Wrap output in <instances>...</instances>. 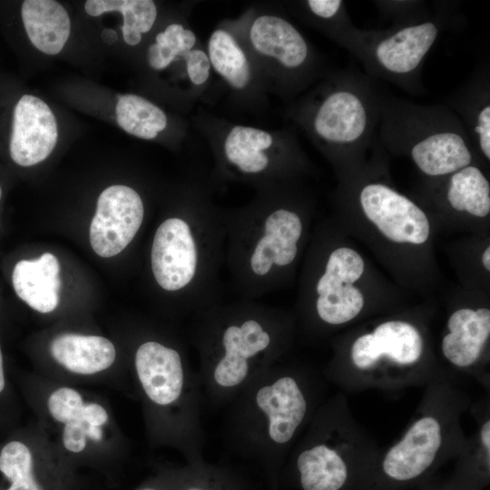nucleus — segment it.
<instances>
[{
	"mask_svg": "<svg viewBox=\"0 0 490 490\" xmlns=\"http://www.w3.org/2000/svg\"><path fill=\"white\" fill-rule=\"evenodd\" d=\"M423 351V338L414 325L388 320L355 339L350 360L355 370L362 373L360 377H369L385 365L399 370L413 368L421 360Z\"/></svg>",
	"mask_w": 490,
	"mask_h": 490,
	"instance_id": "nucleus-10",
	"label": "nucleus"
},
{
	"mask_svg": "<svg viewBox=\"0 0 490 490\" xmlns=\"http://www.w3.org/2000/svg\"><path fill=\"white\" fill-rule=\"evenodd\" d=\"M318 384L305 369L279 361L225 407V450L257 468L271 490H278L291 449L320 406Z\"/></svg>",
	"mask_w": 490,
	"mask_h": 490,
	"instance_id": "nucleus-2",
	"label": "nucleus"
},
{
	"mask_svg": "<svg viewBox=\"0 0 490 490\" xmlns=\"http://www.w3.org/2000/svg\"><path fill=\"white\" fill-rule=\"evenodd\" d=\"M87 436L98 441L102 439L103 432L100 426H90L87 431Z\"/></svg>",
	"mask_w": 490,
	"mask_h": 490,
	"instance_id": "nucleus-35",
	"label": "nucleus"
},
{
	"mask_svg": "<svg viewBox=\"0 0 490 490\" xmlns=\"http://www.w3.org/2000/svg\"><path fill=\"white\" fill-rule=\"evenodd\" d=\"M334 401L320 405L291 449L283 467L290 470L300 490H344L351 462Z\"/></svg>",
	"mask_w": 490,
	"mask_h": 490,
	"instance_id": "nucleus-8",
	"label": "nucleus"
},
{
	"mask_svg": "<svg viewBox=\"0 0 490 490\" xmlns=\"http://www.w3.org/2000/svg\"><path fill=\"white\" fill-rule=\"evenodd\" d=\"M173 490H256L238 469L204 458L177 472Z\"/></svg>",
	"mask_w": 490,
	"mask_h": 490,
	"instance_id": "nucleus-21",
	"label": "nucleus"
},
{
	"mask_svg": "<svg viewBox=\"0 0 490 490\" xmlns=\"http://www.w3.org/2000/svg\"><path fill=\"white\" fill-rule=\"evenodd\" d=\"M51 416L64 425L70 421L83 418L84 404L80 394L69 387H61L54 391L48 399Z\"/></svg>",
	"mask_w": 490,
	"mask_h": 490,
	"instance_id": "nucleus-30",
	"label": "nucleus"
},
{
	"mask_svg": "<svg viewBox=\"0 0 490 490\" xmlns=\"http://www.w3.org/2000/svg\"><path fill=\"white\" fill-rule=\"evenodd\" d=\"M273 143L269 132L253 127L235 126L224 142V155L237 172L250 177L269 172L270 159L265 151Z\"/></svg>",
	"mask_w": 490,
	"mask_h": 490,
	"instance_id": "nucleus-20",
	"label": "nucleus"
},
{
	"mask_svg": "<svg viewBox=\"0 0 490 490\" xmlns=\"http://www.w3.org/2000/svg\"><path fill=\"white\" fill-rule=\"evenodd\" d=\"M188 75L196 85L204 83L209 78L211 62L201 50H191L186 56Z\"/></svg>",
	"mask_w": 490,
	"mask_h": 490,
	"instance_id": "nucleus-32",
	"label": "nucleus"
},
{
	"mask_svg": "<svg viewBox=\"0 0 490 490\" xmlns=\"http://www.w3.org/2000/svg\"><path fill=\"white\" fill-rule=\"evenodd\" d=\"M446 200L457 211L475 217L490 212V184L482 171L470 164L448 175Z\"/></svg>",
	"mask_w": 490,
	"mask_h": 490,
	"instance_id": "nucleus-22",
	"label": "nucleus"
},
{
	"mask_svg": "<svg viewBox=\"0 0 490 490\" xmlns=\"http://www.w3.org/2000/svg\"><path fill=\"white\" fill-rule=\"evenodd\" d=\"M225 243L224 212L193 199L154 231L150 250L154 283L176 297L180 309L191 316L221 301Z\"/></svg>",
	"mask_w": 490,
	"mask_h": 490,
	"instance_id": "nucleus-3",
	"label": "nucleus"
},
{
	"mask_svg": "<svg viewBox=\"0 0 490 490\" xmlns=\"http://www.w3.org/2000/svg\"><path fill=\"white\" fill-rule=\"evenodd\" d=\"M482 261L486 270H490V247L488 246L484 251Z\"/></svg>",
	"mask_w": 490,
	"mask_h": 490,
	"instance_id": "nucleus-36",
	"label": "nucleus"
},
{
	"mask_svg": "<svg viewBox=\"0 0 490 490\" xmlns=\"http://www.w3.org/2000/svg\"><path fill=\"white\" fill-rule=\"evenodd\" d=\"M88 425L83 418L75 419L65 424L63 432V442L65 448L78 453L86 446Z\"/></svg>",
	"mask_w": 490,
	"mask_h": 490,
	"instance_id": "nucleus-31",
	"label": "nucleus"
},
{
	"mask_svg": "<svg viewBox=\"0 0 490 490\" xmlns=\"http://www.w3.org/2000/svg\"><path fill=\"white\" fill-rule=\"evenodd\" d=\"M363 306L364 298L360 290L353 284L348 283L316 298L314 311L319 322L336 326L355 318Z\"/></svg>",
	"mask_w": 490,
	"mask_h": 490,
	"instance_id": "nucleus-27",
	"label": "nucleus"
},
{
	"mask_svg": "<svg viewBox=\"0 0 490 490\" xmlns=\"http://www.w3.org/2000/svg\"><path fill=\"white\" fill-rule=\"evenodd\" d=\"M178 54L169 46H161L156 43L148 48L147 58L149 64L157 70L166 68L176 57Z\"/></svg>",
	"mask_w": 490,
	"mask_h": 490,
	"instance_id": "nucleus-33",
	"label": "nucleus"
},
{
	"mask_svg": "<svg viewBox=\"0 0 490 490\" xmlns=\"http://www.w3.org/2000/svg\"><path fill=\"white\" fill-rule=\"evenodd\" d=\"M441 350L445 358L457 368H469L480 358L490 336L488 309H461L447 321Z\"/></svg>",
	"mask_w": 490,
	"mask_h": 490,
	"instance_id": "nucleus-15",
	"label": "nucleus"
},
{
	"mask_svg": "<svg viewBox=\"0 0 490 490\" xmlns=\"http://www.w3.org/2000/svg\"><path fill=\"white\" fill-rule=\"evenodd\" d=\"M115 112L119 126L126 132L142 139L155 138L167 125L163 111L135 94L120 96Z\"/></svg>",
	"mask_w": 490,
	"mask_h": 490,
	"instance_id": "nucleus-24",
	"label": "nucleus"
},
{
	"mask_svg": "<svg viewBox=\"0 0 490 490\" xmlns=\"http://www.w3.org/2000/svg\"><path fill=\"white\" fill-rule=\"evenodd\" d=\"M225 269L241 299H258L278 288L298 259L305 230L294 208L265 197L224 212Z\"/></svg>",
	"mask_w": 490,
	"mask_h": 490,
	"instance_id": "nucleus-4",
	"label": "nucleus"
},
{
	"mask_svg": "<svg viewBox=\"0 0 490 490\" xmlns=\"http://www.w3.org/2000/svg\"><path fill=\"white\" fill-rule=\"evenodd\" d=\"M83 419L90 426H101L107 421L108 416L102 406L91 403L84 405Z\"/></svg>",
	"mask_w": 490,
	"mask_h": 490,
	"instance_id": "nucleus-34",
	"label": "nucleus"
},
{
	"mask_svg": "<svg viewBox=\"0 0 490 490\" xmlns=\"http://www.w3.org/2000/svg\"><path fill=\"white\" fill-rule=\"evenodd\" d=\"M5 387V376H4V368H3V357L0 348V392L3 391Z\"/></svg>",
	"mask_w": 490,
	"mask_h": 490,
	"instance_id": "nucleus-37",
	"label": "nucleus"
},
{
	"mask_svg": "<svg viewBox=\"0 0 490 490\" xmlns=\"http://www.w3.org/2000/svg\"><path fill=\"white\" fill-rule=\"evenodd\" d=\"M0 471L11 482L7 490H42L33 475V460L21 442L6 444L0 453Z\"/></svg>",
	"mask_w": 490,
	"mask_h": 490,
	"instance_id": "nucleus-28",
	"label": "nucleus"
},
{
	"mask_svg": "<svg viewBox=\"0 0 490 490\" xmlns=\"http://www.w3.org/2000/svg\"><path fill=\"white\" fill-rule=\"evenodd\" d=\"M460 119L474 151L490 160V82L485 65L476 69L445 103Z\"/></svg>",
	"mask_w": 490,
	"mask_h": 490,
	"instance_id": "nucleus-14",
	"label": "nucleus"
},
{
	"mask_svg": "<svg viewBox=\"0 0 490 490\" xmlns=\"http://www.w3.org/2000/svg\"><path fill=\"white\" fill-rule=\"evenodd\" d=\"M379 14L392 25H405L429 18L426 4L419 0L374 1Z\"/></svg>",
	"mask_w": 490,
	"mask_h": 490,
	"instance_id": "nucleus-29",
	"label": "nucleus"
},
{
	"mask_svg": "<svg viewBox=\"0 0 490 490\" xmlns=\"http://www.w3.org/2000/svg\"><path fill=\"white\" fill-rule=\"evenodd\" d=\"M363 271V259L356 250L346 247L333 250L327 258L323 272L315 282L316 298L344 284H353Z\"/></svg>",
	"mask_w": 490,
	"mask_h": 490,
	"instance_id": "nucleus-26",
	"label": "nucleus"
},
{
	"mask_svg": "<svg viewBox=\"0 0 490 490\" xmlns=\"http://www.w3.org/2000/svg\"><path fill=\"white\" fill-rule=\"evenodd\" d=\"M12 282L17 296L41 313L53 311L59 303L60 264L49 252L36 260H22L13 270Z\"/></svg>",
	"mask_w": 490,
	"mask_h": 490,
	"instance_id": "nucleus-17",
	"label": "nucleus"
},
{
	"mask_svg": "<svg viewBox=\"0 0 490 490\" xmlns=\"http://www.w3.org/2000/svg\"><path fill=\"white\" fill-rule=\"evenodd\" d=\"M1 196H2V189L0 187V199H1Z\"/></svg>",
	"mask_w": 490,
	"mask_h": 490,
	"instance_id": "nucleus-39",
	"label": "nucleus"
},
{
	"mask_svg": "<svg viewBox=\"0 0 490 490\" xmlns=\"http://www.w3.org/2000/svg\"><path fill=\"white\" fill-rule=\"evenodd\" d=\"M328 83L309 114V129L334 158L355 160L377 142L383 91L377 80L351 68Z\"/></svg>",
	"mask_w": 490,
	"mask_h": 490,
	"instance_id": "nucleus-6",
	"label": "nucleus"
},
{
	"mask_svg": "<svg viewBox=\"0 0 490 490\" xmlns=\"http://www.w3.org/2000/svg\"><path fill=\"white\" fill-rule=\"evenodd\" d=\"M358 201L366 217L395 242L422 244L428 239L426 215L413 201L386 183L362 185Z\"/></svg>",
	"mask_w": 490,
	"mask_h": 490,
	"instance_id": "nucleus-12",
	"label": "nucleus"
},
{
	"mask_svg": "<svg viewBox=\"0 0 490 490\" xmlns=\"http://www.w3.org/2000/svg\"><path fill=\"white\" fill-rule=\"evenodd\" d=\"M140 490H158V489L153 488V487H146V488H142V489H140Z\"/></svg>",
	"mask_w": 490,
	"mask_h": 490,
	"instance_id": "nucleus-38",
	"label": "nucleus"
},
{
	"mask_svg": "<svg viewBox=\"0 0 490 490\" xmlns=\"http://www.w3.org/2000/svg\"><path fill=\"white\" fill-rule=\"evenodd\" d=\"M191 317L190 341L198 357L204 407H225L257 376L281 361L290 320L257 299L219 301Z\"/></svg>",
	"mask_w": 490,
	"mask_h": 490,
	"instance_id": "nucleus-1",
	"label": "nucleus"
},
{
	"mask_svg": "<svg viewBox=\"0 0 490 490\" xmlns=\"http://www.w3.org/2000/svg\"><path fill=\"white\" fill-rule=\"evenodd\" d=\"M53 358L69 371L91 375L108 368L115 360L113 344L100 336L62 334L50 347Z\"/></svg>",
	"mask_w": 490,
	"mask_h": 490,
	"instance_id": "nucleus-19",
	"label": "nucleus"
},
{
	"mask_svg": "<svg viewBox=\"0 0 490 490\" xmlns=\"http://www.w3.org/2000/svg\"><path fill=\"white\" fill-rule=\"evenodd\" d=\"M144 219L140 194L126 185L106 188L97 200L90 225V243L100 257L121 253L134 240Z\"/></svg>",
	"mask_w": 490,
	"mask_h": 490,
	"instance_id": "nucleus-11",
	"label": "nucleus"
},
{
	"mask_svg": "<svg viewBox=\"0 0 490 490\" xmlns=\"http://www.w3.org/2000/svg\"><path fill=\"white\" fill-rule=\"evenodd\" d=\"M22 20L31 43L46 54L62 51L70 35L71 23L64 7L54 0H26Z\"/></svg>",
	"mask_w": 490,
	"mask_h": 490,
	"instance_id": "nucleus-18",
	"label": "nucleus"
},
{
	"mask_svg": "<svg viewBox=\"0 0 490 490\" xmlns=\"http://www.w3.org/2000/svg\"><path fill=\"white\" fill-rule=\"evenodd\" d=\"M448 426L443 414L426 412L418 416L380 461L383 476L394 484L421 477L443 454Z\"/></svg>",
	"mask_w": 490,
	"mask_h": 490,
	"instance_id": "nucleus-9",
	"label": "nucleus"
},
{
	"mask_svg": "<svg viewBox=\"0 0 490 490\" xmlns=\"http://www.w3.org/2000/svg\"><path fill=\"white\" fill-rule=\"evenodd\" d=\"M209 59L215 71L237 89H242L250 78L245 54L233 37L223 30L212 33L208 44Z\"/></svg>",
	"mask_w": 490,
	"mask_h": 490,
	"instance_id": "nucleus-25",
	"label": "nucleus"
},
{
	"mask_svg": "<svg viewBox=\"0 0 490 490\" xmlns=\"http://www.w3.org/2000/svg\"><path fill=\"white\" fill-rule=\"evenodd\" d=\"M377 140L429 177L450 175L475 158L460 119L445 103L419 104L384 91Z\"/></svg>",
	"mask_w": 490,
	"mask_h": 490,
	"instance_id": "nucleus-5",
	"label": "nucleus"
},
{
	"mask_svg": "<svg viewBox=\"0 0 490 490\" xmlns=\"http://www.w3.org/2000/svg\"><path fill=\"white\" fill-rule=\"evenodd\" d=\"M250 40L257 51L291 71L303 69L310 59L303 35L289 21L276 15L258 17L250 28Z\"/></svg>",
	"mask_w": 490,
	"mask_h": 490,
	"instance_id": "nucleus-16",
	"label": "nucleus"
},
{
	"mask_svg": "<svg viewBox=\"0 0 490 490\" xmlns=\"http://www.w3.org/2000/svg\"><path fill=\"white\" fill-rule=\"evenodd\" d=\"M84 9L92 16L121 12L123 17L122 36L129 45L141 42L142 34L151 30L157 16L156 5L151 0H88Z\"/></svg>",
	"mask_w": 490,
	"mask_h": 490,
	"instance_id": "nucleus-23",
	"label": "nucleus"
},
{
	"mask_svg": "<svg viewBox=\"0 0 490 490\" xmlns=\"http://www.w3.org/2000/svg\"><path fill=\"white\" fill-rule=\"evenodd\" d=\"M447 18L437 9L436 15L418 23L381 30L357 28L346 49L371 78L418 93L423 64Z\"/></svg>",
	"mask_w": 490,
	"mask_h": 490,
	"instance_id": "nucleus-7",
	"label": "nucleus"
},
{
	"mask_svg": "<svg viewBox=\"0 0 490 490\" xmlns=\"http://www.w3.org/2000/svg\"><path fill=\"white\" fill-rule=\"evenodd\" d=\"M58 138L55 117L40 98L23 95L14 109L9 152L18 165L29 167L44 161Z\"/></svg>",
	"mask_w": 490,
	"mask_h": 490,
	"instance_id": "nucleus-13",
	"label": "nucleus"
}]
</instances>
